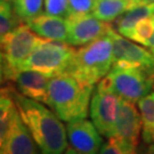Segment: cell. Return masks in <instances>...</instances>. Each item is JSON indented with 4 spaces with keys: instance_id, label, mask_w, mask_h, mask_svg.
<instances>
[{
    "instance_id": "6da1fadb",
    "label": "cell",
    "mask_w": 154,
    "mask_h": 154,
    "mask_svg": "<svg viewBox=\"0 0 154 154\" xmlns=\"http://www.w3.org/2000/svg\"><path fill=\"white\" fill-rule=\"evenodd\" d=\"M15 100L23 122L28 127L40 154H64L67 149L66 127L55 112L47 105L17 93L13 87H6Z\"/></svg>"
},
{
    "instance_id": "30bf717a",
    "label": "cell",
    "mask_w": 154,
    "mask_h": 154,
    "mask_svg": "<svg viewBox=\"0 0 154 154\" xmlns=\"http://www.w3.org/2000/svg\"><path fill=\"white\" fill-rule=\"evenodd\" d=\"M66 132L71 147L81 154H98L104 144L100 132L86 118L66 122Z\"/></svg>"
},
{
    "instance_id": "44dd1931",
    "label": "cell",
    "mask_w": 154,
    "mask_h": 154,
    "mask_svg": "<svg viewBox=\"0 0 154 154\" xmlns=\"http://www.w3.org/2000/svg\"><path fill=\"white\" fill-rule=\"evenodd\" d=\"M45 14L67 18L71 15L69 0H45Z\"/></svg>"
},
{
    "instance_id": "e0dca14e",
    "label": "cell",
    "mask_w": 154,
    "mask_h": 154,
    "mask_svg": "<svg viewBox=\"0 0 154 154\" xmlns=\"http://www.w3.org/2000/svg\"><path fill=\"white\" fill-rule=\"evenodd\" d=\"M137 106L143 122L142 138L146 144H152L154 143V91L139 99Z\"/></svg>"
},
{
    "instance_id": "277c9868",
    "label": "cell",
    "mask_w": 154,
    "mask_h": 154,
    "mask_svg": "<svg viewBox=\"0 0 154 154\" xmlns=\"http://www.w3.org/2000/svg\"><path fill=\"white\" fill-rule=\"evenodd\" d=\"M46 39L38 37L28 24H20L1 39V78L13 81L22 63Z\"/></svg>"
},
{
    "instance_id": "ac0fdd59",
    "label": "cell",
    "mask_w": 154,
    "mask_h": 154,
    "mask_svg": "<svg viewBox=\"0 0 154 154\" xmlns=\"http://www.w3.org/2000/svg\"><path fill=\"white\" fill-rule=\"evenodd\" d=\"M45 0H15L14 9L22 23L28 24L35 17L41 15Z\"/></svg>"
},
{
    "instance_id": "8992f818",
    "label": "cell",
    "mask_w": 154,
    "mask_h": 154,
    "mask_svg": "<svg viewBox=\"0 0 154 154\" xmlns=\"http://www.w3.org/2000/svg\"><path fill=\"white\" fill-rule=\"evenodd\" d=\"M143 122L139 110L134 103L121 98L116 122V131L112 139L125 154H138Z\"/></svg>"
},
{
    "instance_id": "d6986e66",
    "label": "cell",
    "mask_w": 154,
    "mask_h": 154,
    "mask_svg": "<svg viewBox=\"0 0 154 154\" xmlns=\"http://www.w3.org/2000/svg\"><path fill=\"white\" fill-rule=\"evenodd\" d=\"M21 21L15 13L11 2L1 0L0 2V38H5L9 32L16 29Z\"/></svg>"
},
{
    "instance_id": "5bb4252c",
    "label": "cell",
    "mask_w": 154,
    "mask_h": 154,
    "mask_svg": "<svg viewBox=\"0 0 154 154\" xmlns=\"http://www.w3.org/2000/svg\"><path fill=\"white\" fill-rule=\"evenodd\" d=\"M28 25L39 37L54 41H67L69 26L67 20L64 17L53 16L48 14H41L32 20ZM67 44V42H66Z\"/></svg>"
},
{
    "instance_id": "9a60e30c",
    "label": "cell",
    "mask_w": 154,
    "mask_h": 154,
    "mask_svg": "<svg viewBox=\"0 0 154 154\" xmlns=\"http://www.w3.org/2000/svg\"><path fill=\"white\" fill-rule=\"evenodd\" d=\"M137 4H140L139 0H96L91 14L103 22L110 23Z\"/></svg>"
},
{
    "instance_id": "2e32d148",
    "label": "cell",
    "mask_w": 154,
    "mask_h": 154,
    "mask_svg": "<svg viewBox=\"0 0 154 154\" xmlns=\"http://www.w3.org/2000/svg\"><path fill=\"white\" fill-rule=\"evenodd\" d=\"M154 16V4H137L116 18V30L123 37L131 31L139 21Z\"/></svg>"
},
{
    "instance_id": "603a6c76",
    "label": "cell",
    "mask_w": 154,
    "mask_h": 154,
    "mask_svg": "<svg viewBox=\"0 0 154 154\" xmlns=\"http://www.w3.org/2000/svg\"><path fill=\"white\" fill-rule=\"evenodd\" d=\"M98 154H125V153L119 149V146L112 139H109L107 142H105L103 144V146H102V149H100Z\"/></svg>"
},
{
    "instance_id": "3957f363",
    "label": "cell",
    "mask_w": 154,
    "mask_h": 154,
    "mask_svg": "<svg viewBox=\"0 0 154 154\" xmlns=\"http://www.w3.org/2000/svg\"><path fill=\"white\" fill-rule=\"evenodd\" d=\"M113 62V40L109 32L104 37L75 50L66 73L81 82L95 86L110 73Z\"/></svg>"
},
{
    "instance_id": "4fadbf2b",
    "label": "cell",
    "mask_w": 154,
    "mask_h": 154,
    "mask_svg": "<svg viewBox=\"0 0 154 154\" xmlns=\"http://www.w3.org/2000/svg\"><path fill=\"white\" fill-rule=\"evenodd\" d=\"M51 77L33 70H21L15 74L13 81L18 91L29 98L44 103L48 106V86Z\"/></svg>"
},
{
    "instance_id": "ba28073f",
    "label": "cell",
    "mask_w": 154,
    "mask_h": 154,
    "mask_svg": "<svg viewBox=\"0 0 154 154\" xmlns=\"http://www.w3.org/2000/svg\"><path fill=\"white\" fill-rule=\"evenodd\" d=\"M120 100L121 97L113 90L94 89L89 109L90 118L100 135L107 139L114 136Z\"/></svg>"
},
{
    "instance_id": "484cf974",
    "label": "cell",
    "mask_w": 154,
    "mask_h": 154,
    "mask_svg": "<svg viewBox=\"0 0 154 154\" xmlns=\"http://www.w3.org/2000/svg\"><path fill=\"white\" fill-rule=\"evenodd\" d=\"M4 1H8V2H14L15 0H4Z\"/></svg>"
},
{
    "instance_id": "8fae6325",
    "label": "cell",
    "mask_w": 154,
    "mask_h": 154,
    "mask_svg": "<svg viewBox=\"0 0 154 154\" xmlns=\"http://www.w3.org/2000/svg\"><path fill=\"white\" fill-rule=\"evenodd\" d=\"M113 40L114 61H123L134 67H140L154 74V54L143 47L131 42L126 37L116 33L113 29L110 31Z\"/></svg>"
},
{
    "instance_id": "7402d4cb",
    "label": "cell",
    "mask_w": 154,
    "mask_h": 154,
    "mask_svg": "<svg viewBox=\"0 0 154 154\" xmlns=\"http://www.w3.org/2000/svg\"><path fill=\"white\" fill-rule=\"evenodd\" d=\"M72 14H89L93 13L96 0H69Z\"/></svg>"
},
{
    "instance_id": "cb8c5ba5",
    "label": "cell",
    "mask_w": 154,
    "mask_h": 154,
    "mask_svg": "<svg viewBox=\"0 0 154 154\" xmlns=\"http://www.w3.org/2000/svg\"><path fill=\"white\" fill-rule=\"evenodd\" d=\"M64 154H81V153H79V152H78V151H75L73 147H69V149L64 152Z\"/></svg>"
},
{
    "instance_id": "d4e9b609",
    "label": "cell",
    "mask_w": 154,
    "mask_h": 154,
    "mask_svg": "<svg viewBox=\"0 0 154 154\" xmlns=\"http://www.w3.org/2000/svg\"><path fill=\"white\" fill-rule=\"evenodd\" d=\"M143 4H154V0H139Z\"/></svg>"
},
{
    "instance_id": "7c38bea8",
    "label": "cell",
    "mask_w": 154,
    "mask_h": 154,
    "mask_svg": "<svg viewBox=\"0 0 154 154\" xmlns=\"http://www.w3.org/2000/svg\"><path fill=\"white\" fill-rule=\"evenodd\" d=\"M0 154H40L37 144L17 110L6 136L0 139Z\"/></svg>"
},
{
    "instance_id": "9c48e42d",
    "label": "cell",
    "mask_w": 154,
    "mask_h": 154,
    "mask_svg": "<svg viewBox=\"0 0 154 154\" xmlns=\"http://www.w3.org/2000/svg\"><path fill=\"white\" fill-rule=\"evenodd\" d=\"M69 34L67 44L70 46H85L102 38L110 32L112 25L103 22L91 14H72L66 18Z\"/></svg>"
},
{
    "instance_id": "5b68a950",
    "label": "cell",
    "mask_w": 154,
    "mask_h": 154,
    "mask_svg": "<svg viewBox=\"0 0 154 154\" xmlns=\"http://www.w3.org/2000/svg\"><path fill=\"white\" fill-rule=\"evenodd\" d=\"M75 54V49L63 41L46 39L35 47L31 55L22 63L21 70H33L56 77L66 73Z\"/></svg>"
},
{
    "instance_id": "4316f807",
    "label": "cell",
    "mask_w": 154,
    "mask_h": 154,
    "mask_svg": "<svg viewBox=\"0 0 154 154\" xmlns=\"http://www.w3.org/2000/svg\"><path fill=\"white\" fill-rule=\"evenodd\" d=\"M152 53H153V54H154V48H153V49H152Z\"/></svg>"
},
{
    "instance_id": "52a82bcc",
    "label": "cell",
    "mask_w": 154,
    "mask_h": 154,
    "mask_svg": "<svg viewBox=\"0 0 154 154\" xmlns=\"http://www.w3.org/2000/svg\"><path fill=\"white\" fill-rule=\"evenodd\" d=\"M109 77L112 81V89L121 98L131 103L143 98L154 87V74L140 67L112 69Z\"/></svg>"
},
{
    "instance_id": "7a4b0ae2",
    "label": "cell",
    "mask_w": 154,
    "mask_h": 154,
    "mask_svg": "<svg viewBox=\"0 0 154 154\" xmlns=\"http://www.w3.org/2000/svg\"><path fill=\"white\" fill-rule=\"evenodd\" d=\"M94 86L63 73L53 77L48 86L49 104L62 121L70 122L88 116Z\"/></svg>"
},
{
    "instance_id": "ffe728a7",
    "label": "cell",
    "mask_w": 154,
    "mask_h": 154,
    "mask_svg": "<svg viewBox=\"0 0 154 154\" xmlns=\"http://www.w3.org/2000/svg\"><path fill=\"white\" fill-rule=\"evenodd\" d=\"M154 34V16L146 17L134 26L130 32L127 34L126 38L130 39L135 42L144 45L147 47L149 39Z\"/></svg>"
}]
</instances>
